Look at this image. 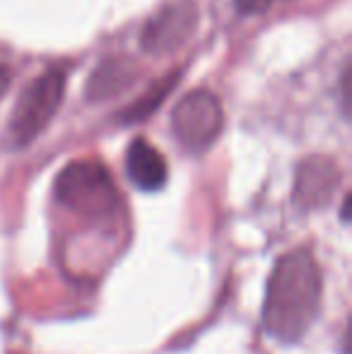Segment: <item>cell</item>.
Masks as SVG:
<instances>
[{
	"label": "cell",
	"mask_w": 352,
	"mask_h": 354,
	"mask_svg": "<svg viewBox=\"0 0 352 354\" xmlns=\"http://www.w3.org/2000/svg\"><path fill=\"white\" fill-rule=\"evenodd\" d=\"M133 80H136V68L128 61H104L89 77L87 99L89 102H106V99L126 92Z\"/></svg>",
	"instance_id": "ba28073f"
},
{
	"label": "cell",
	"mask_w": 352,
	"mask_h": 354,
	"mask_svg": "<svg viewBox=\"0 0 352 354\" xmlns=\"http://www.w3.org/2000/svg\"><path fill=\"white\" fill-rule=\"evenodd\" d=\"M198 27V8L191 0L169 3L145 24L140 44L150 56H169L191 41Z\"/></svg>",
	"instance_id": "5b68a950"
},
{
	"label": "cell",
	"mask_w": 352,
	"mask_h": 354,
	"mask_svg": "<svg viewBox=\"0 0 352 354\" xmlns=\"http://www.w3.org/2000/svg\"><path fill=\"white\" fill-rule=\"evenodd\" d=\"M225 128V111L220 99L207 89L188 92L172 111L174 138L188 152H203L220 138Z\"/></svg>",
	"instance_id": "277c9868"
},
{
	"label": "cell",
	"mask_w": 352,
	"mask_h": 354,
	"mask_svg": "<svg viewBox=\"0 0 352 354\" xmlns=\"http://www.w3.org/2000/svg\"><path fill=\"white\" fill-rule=\"evenodd\" d=\"M234 3L241 15H259V12H266L275 0H234Z\"/></svg>",
	"instance_id": "30bf717a"
},
{
	"label": "cell",
	"mask_w": 352,
	"mask_h": 354,
	"mask_svg": "<svg viewBox=\"0 0 352 354\" xmlns=\"http://www.w3.org/2000/svg\"><path fill=\"white\" fill-rule=\"evenodd\" d=\"M126 174L136 188L152 193V191H160L167 183L169 167H167V159L162 157V152H157L142 138H136V140L128 145V152H126Z\"/></svg>",
	"instance_id": "52a82bcc"
},
{
	"label": "cell",
	"mask_w": 352,
	"mask_h": 354,
	"mask_svg": "<svg viewBox=\"0 0 352 354\" xmlns=\"http://www.w3.org/2000/svg\"><path fill=\"white\" fill-rule=\"evenodd\" d=\"M63 94H66V75L56 68L32 80L22 89L12 109V116H10L8 131H5L8 147L22 149L37 140L61 109Z\"/></svg>",
	"instance_id": "7a4b0ae2"
},
{
	"label": "cell",
	"mask_w": 352,
	"mask_h": 354,
	"mask_svg": "<svg viewBox=\"0 0 352 354\" xmlns=\"http://www.w3.org/2000/svg\"><path fill=\"white\" fill-rule=\"evenodd\" d=\"M10 77H12V75H10V71L5 66H0V97H3L5 94V89L10 87Z\"/></svg>",
	"instance_id": "7c38bea8"
},
{
	"label": "cell",
	"mask_w": 352,
	"mask_h": 354,
	"mask_svg": "<svg viewBox=\"0 0 352 354\" xmlns=\"http://www.w3.org/2000/svg\"><path fill=\"white\" fill-rule=\"evenodd\" d=\"M172 87H174V75H172V77L160 80V82H157L155 87L150 89V92L142 94L140 102L133 104V106L128 109V111H126V118H128V121H142V118H145L147 113H152L157 106H160L162 99H165L167 94L172 92Z\"/></svg>",
	"instance_id": "9c48e42d"
},
{
	"label": "cell",
	"mask_w": 352,
	"mask_h": 354,
	"mask_svg": "<svg viewBox=\"0 0 352 354\" xmlns=\"http://www.w3.org/2000/svg\"><path fill=\"white\" fill-rule=\"evenodd\" d=\"M321 268L306 248L285 253L275 263L266 289L263 321L272 337L297 342L306 335L321 308Z\"/></svg>",
	"instance_id": "6da1fadb"
},
{
	"label": "cell",
	"mask_w": 352,
	"mask_h": 354,
	"mask_svg": "<svg viewBox=\"0 0 352 354\" xmlns=\"http://www.w3.org/2000/svg\"><path fill=\"white\" fill-rule=\"evenodd\" d=\"M343 106H345V113L350 109V68H345L343 73Z\"/></svg>",
	"instance_id": "8fae6325"
},
{
	"label": "cell",
	"mask_w": 352,
	"mask_h": 354,
	"mask_svg": "<svg viewBox=\"0 0 352 354\" xmlns=\"http://www.w3.org/2000/svg\"><path fill=\"white\" fill-rule=\"evenodd\" d=\"M340 183L338 164L328 157H311L304 159L297 169L295 181V201L304 210L324 207L331 201Z\"/></svg>",
	"instance_id": "8992f818"
},
{
	"label": "cell",
	"mask_w": 352,
	"mask_h": 354,
	"mask_svg": "<svg viewBox=\"0 0 352 354\" xmlns=\"http://www.w3.org/2000/svg\"><path fill=\"white\" fill-rule=\"evenodd\" d=\"M56 198L68 210L85 217H109L118 210L111 174L97 162L68 164L56 178Z\"/></svg>",
	"instance_id": "3957f363"
}]
</instances>
